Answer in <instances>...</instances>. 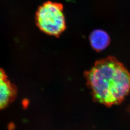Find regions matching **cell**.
Masks as SVG:
<instances>
[{
	"instance_id": "cell-1",
	"label": "cell",
	"mask_w": 130,
	"mask_h": 130,
	"mask_svg": "<svg viewBox=\"0 0 130 130\" xmlns=\"http://www.w3.org/2000/svg\"><path fill=\"white\" fill-rule=\"evenodd\" d=\"M85 77L94 100L107 107L121 102L130 92V73L114 57L98 61Z\"/></svg>"
},
{
	"instance_id": "cell-2",
	"label": "cell",
	"mask_w": 130,
	"mask_h": 130,
	"mask_svg": "<svg viewBox=\"0 0 130 130\" xmlns=\"http://www.w3.org/2000/svg\"><path fill=\"white\" fill-rule=\"evenodd\" d=\"M38 27L47 34L58 36L66 27L63 6L60 3L48 1L38 9L36 15Z\"/></svg>"
},
{
	"instance_id": "cell-3",
	"label": "cell",
	"mask_w": 130,
	"mask_h": 130,
	"mask_svg": "<svg viewBox=\"0 0 130 130\" xmlns=\"http://www.w3.org/2000/svg\"><path fill=\"white\" fill-rule=\"evenodd\" d=\"M16 94L17 90L14 84L10 82L5 71L0 69V109L8 106Z\"/></svg>"
},
{
	"instance_id": "cell-4",
	"label": "cell",
	"mask_w": 130,
	"mask_h": 130,
	"mask_svg": "<svg viewBox=\"0 0 130 130\" xmlns=\"http://www.w3.org/2000/svg\"><path fill=\"white\" fill-rule=\"evenodd\" d=\"M91 46L97 51H102L108 46L110 37L106 31L102 29H95L91 33L89 37Z\"/></svg>"
}]
</instances>
